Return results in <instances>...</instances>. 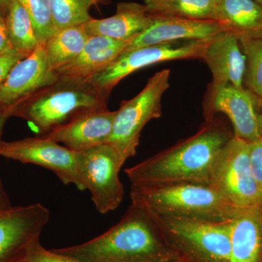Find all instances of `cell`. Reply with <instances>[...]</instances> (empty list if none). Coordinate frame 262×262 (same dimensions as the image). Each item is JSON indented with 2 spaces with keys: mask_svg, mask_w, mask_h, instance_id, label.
Returning a JSON list of instances; mask_svg holds the SVG:
<instances>
[{
  "mask_svg": "<svg viewBox=\"0 0 262 262\" xmlns=\"http://www.w3.org/2000/svg\"><path fill=\"white\" fill-rule=\"evenodd\" d=\"M232 136L222 123L209 120L195 135L125 169V173L136 187L210 184L215 160Z\"/></svg>",
  "mask_w": 262,
  "mask_h": 262,
  "instance_id": "obj_1",
  "label": "cell"
},
{
  "mask_svg": "<svg viewBox=\"0 0 262 262\" xmlns=\"http://www.w3.org/2000/svg\"><path fill=\"white\" fill-rule=\"evenodd\" d=\"M55 250L83 262L181 261L149 212L133 203L104 233L82 244Z\"/></svg>",
  "mask_w": 262,
  "mask_h": 262,
  "instance_id": "obj_2",
  "label": "cell"
},
{
  "mask_svg": "<svg viewBox=\"0 0 262 262\" xmlns=\"http://www.w3.org/2000/svg\"><path fill=\"white\" fill-rule=\"evenodd\" d=\"M106 97L89 80L59 77L9 111L27 120L40 136L80 115L106 108Z\"/></svg>",
  "mask_w": 262,
  "mask_h": 262,
  "instance_id": "obj_3",
  "label": "cell"
},
{
  "mask_svg": "<svg viewBox=\"0 0 262 262\" xmlns=\"http://www.w3.org/2000/svg\"><path fill=\"white\" fill-rule=\"evenodd\" d=\"M130 195L133 204L151 213L190 220L227 222L244 210L232 204L211 184L131 186Z\"/></svg>",
  "mask_w": 262,
  "mask_h": 262,
  "instance_id": "obj_4",
  "label": "cell"
},
{
  "mask_svg": "<svg viewBox=\"0 0 262 262\" xmlns=\"http://www.w3.org/2000/svg\"><path fill=\"white\" fill-rule=\"evenodd\" d=\"M149 213L182 262H229L233 219L214 222Z\"/></svg>",
  "mask_w": 262,
  "mask_h": 262,
  "instance_id": "obj_5",
  "label": "cell"
},
{
  "mask_svg": "<svg viewBox=\"0 0 262 262\" xmlns=\"http://www.w3.org/2000/svg\"><path fill=\"white\" fill-rule=\"evenodd\" d=\"M170 70L155 73L137 96L123 101L116 111L107 144L116 149L122 163L136 153L146 124L162 115V98L170 87Z\"/></svg>",
  "mask_w": 262,
  "mask_h": 262,
  "instance_id": "obj_6",
  "label": "cell"
},
{
  "mask_svg": "<svg viewBox=\"0 0 262 262\" xmlns=\"http://www.w3.org/2000/svg\"><path fill=\"white\" fill-rule=\"evenodd\" d=\"M210 184L241 209L256 207L260 187L253 175L249 143L232 136L212 168Z\"/></svg>",
  "mask_w": 262,
  "mask_h": 262,
  "instance_id": "obj_7",
  "label": "cell"
},
{
  "mask_svg": "<svg viewBox=\"0 0 262 262\" xmlns=\"http://www.w3.org/2000/svg\"><path fill=\"white\" fill-rule=\"evenodd\" d=\"M77 170L84 190L91 194L96 210L105 214L115 211L124 198L119 172L124 165L116 149L105 144L76 152Z\"/></svg>",
  "mask_w": 262,
  "mask_h": 262,
  "instance_id": "obj_8",
  "label": "cell"
},
{
  "mask_svg": "<svg viewBox=\"0 0 262 262\" xmlns=\"http://www.w3.org/2000/svg\"><path fill=\"white\" fill-rule=\"evenodd\" d=\"M208 41L164 43L123 52L106 69L89 79L108 98L122 79L148 66L173 60L203 58Z\"/></svg>",
  "mask_w": 262,
  "mask_h": 262,
  "instance_id": "obj_9",
  "label": "cell"
},
{
  "mask_svg": "<svg viewBox=\"0 0 262 262\" xmlns=\"http://www.w3.org/2000/svg\"><path fill=\"white\" fill-rule=\"evenodd\" d=\"M0 156L34 164L53 172L63 184L84 187L77 170L76 152L46 136L0 142Z\"/></svg>",
  "mask_w": 262,
  "mask_h": 262,
  "instance_id": "obj_10",
  "label": "cell"
},
{
  "mask_svg": "<svg viewBox=\"0 0 262 262\" xmlns=\"http://www.w3.org/2000/svg\"><path fill=\"white\" fill-rule=\"evenodd\" d=\"M50 215L41 203L0 212V262H20L33 245L40 241Z\"/></svg>",
  "mask_w": 262,
  "mask_h": 262,
  "instance_id": "obj_11",
  "label": "cell"
},
{
  "mask_svg": "<svg viewBox=\"0 0 262 262\" xmlns=\"http://www.w3.org/2000/svg\"><path fill=\"white\" fill-rule=\"evenodd\" d=\"M58 78L48 65L43 45L13 66L0 83V106L8 110Z\"/></svg>",
  "mask_w": 262,
  "mask_h": 262,
  "instance_id": "obj_12",
  "label": "cell"
},
{
  "mask_svg": "<svg viewBox=\"0 0 262 262\" xmlns=\"http://www.w3.org/2000/svg\"><path fill=\"white\" fill-rule=\"evenodd\" d=\"M151 16L149 27L132 39L124 52L164 43L208 41L225 31L224 26L217 20H194L160 15Z\"/></svg>",
  "mask_w": 262,
  "mask_h": 262,
  "instance_id": "obj_13",
  "label": "cell"
},
{
  "mask_svg": "<svg viewBox=\"0 0 262 262\" xmlns=\"http://www.w3.org/2000/svg\"><path fill=\"white\" fill-rule=\"evenodd\" d=\"M212 113H222L233 125L234 137L248 143L262 136L258 118V98L249 90L230 84L213 87Z\"/></svg>",
  "mask_w": 262,
  "mask_h": 262,
  "instance_id": "obj_14",
  "label": "cell"
},
{
  "mask_svg": "<svg viewBox=\"0 0 262 262\" xmlns=\"http://www.w3.org/2000/svg\"><path fill=\"white\" fill-rule=\"evenodd\" d=\"M115 115L107 108L90 112L45 136L75 152L103 145L111 136Z\"/></svg>",
  "mask_w": 262,
  "mask_h": 262,
  "instance_id": "obj_15",
  "label": "cell"
},
{
  "mask_svg": "<svg viewBox=\"0 0 262 262\" xmlns=\"http://www.w3.org/2000/svg\"><path fill=\"white\" fill-rule=\"evenodd\" d=\"M203 59L213 75V87L244 88L246 58L237 36L227 31L217 34L208 41Z\"/></svg>",
  "mask_w": 262,
  "mask_h": 262,
  "instance_id": "obj_16",
  "label": "cell"
},
{
  "mask_svg": "<svg viewBox=\"0 0 262 262\" xmlns=\"http://www.w3.org/2000/svg\"><path fill=\"white\" fill-rule=\"evenodd\" d=\"M128 43L103 36H90L80 55L55 72L59 77L89 80L116 60Z\"/></svg>",
  "mask_w": 262,
  "mask_h": 262,
  "instance_id": "obj_17",
  "label": "cell"
},
{
  "mask_svg": "<svg viewBox=\"0 0 262 262\" xmlns=\"http://www.w3.org/2000/svg\"><path fill=\"white\" fill-rule=\"evenodd\" d=\"M151 20V15L145 5L120 3L113 16L103 19L92 18L83 24V27L90 36H103L130 42L149 27Z\"/></svg>",
  "mask_w": 262,
  "mask_h": 262,
  "instance_id": "obj_18",
  "label": "cell"
},
{
  "mask_svg": "<svg viewBox=\"0 0 262 262\" xmlns=\"http://www.w3.org/2000/svg\"><path fill=\"white\" fill-rule=\"evenodd\" d=\"M229 262H262V215L256 207L246 208L232 220Z\"/></svg>",
  "mask_w": 262,
  "mask_h": 262,
  "instance_id": "obj_19",
  "label": "cell"
},
{
  "mask_svg": "<svg viewBox=\"0 0 262 262\" xmlns=\"http://www.w3.org/2000/svg\"><path fill=\"white\" fill-rule=\"evenodd\" d=\"M217 21L241 38L262 37V6L254 0H221Z\"/></svg>",
  "mask_w": 262,
  "mask_h": 262,
  "instance_id": "obj_20",
  "label": "cell"
},
{
  "mask_svg": "<svg viewBox=\"0 0 262 262\" xmlns=\"http://www.w3.org/2000/svg\"><path fill=\"white\" fill-rule=\"evenodd\" d=\"M89 37L83 25L56 31L43 45L50 68L56 72L73 61L82 52Z\"/></svg>",
  "mask_w": 262,
  "mask_h": 262,
  "instance_id": "obj_21",
  "label": "cell"
},
{
  "mask_svg": "<svg viewBox=\"0 0 262 262\" xmlns=\"http://www.w3.org/2000/svg\"><path fill=\"white\" fill-rule=\"evenodd\" d=\"M151 15H168L194 20H217L214 0H144Z\"/></svg>",
  "mask_w": 262,
  "mask_h": 262,
  "instance_id": "obj_22",
  "label": "cell"
},
{
  "mask_svg": "<svg viewBox=\"0 0 262 262\" xmlns=\"http://www.w3.org/2000/svg\"><path fill=\"white\" fill-rule=\"evenodd\" d=\"M5 18L13 49L31 54L39 43L32 19L19 0H12Z\"/></svg>",
  "mask_w": 262,
  "mask_h": 262,
  "instance_id": "obj_23",
  "label": "cell"
},
{
  "mask_svg": "<svg viewBox=\"0 0 262 262\" xmlns=\"http://www.w3.org/2000/svg\"><path fill=\"white\" fill-rule=\"evenodd\" d=\"M241 49L246 58L244 82L247 89L262 98V37L241 38Z\"/></svg>",
  "mask_w": 262,
  "mask_h": 262,
  "instance_id": "obj_24",
  "label": "cell"
},
{
  "mask_svg": "<svg viewBox=\"0 0 262 262\" xmlns=\"http://www.w3.org/2000/svg\"><path fill=\"white\" fill-rule=\"evenodd\" d=\"M50 3L56 31L83 25L92 18L89 13L91 0H50Z\"/></svg>",
  "mask_w": 262,
  "mask_h": 262,
  "instance_id": "obj_25",
  "label": "cell"
},
{
  "mask_svg": "<svg viewBox=\"0 0 262 262\" xmlns=\"http://www.w3.org/2000/svg\"><path fill=\"white\" fill-rule=\"evenodd\" d=\"M32 19L38 42L45 45L56 33L50 0H19Z\"/></svg>",
  "mask_w": 262,
  "mask_h": 262,
  "instance_id": "obj_26",
  "label": "cell"
},
{
  "mask_svg": "<svg viewBox=\"0 0 262 262\" xmlns=\"http://www.w3.org/2000/svg\"><path fill=\"white\" fill-rule=\"evenodd\" d=\"M20 262H83L77 258L57 252L56 250H48L40 241L33 245Z\"/></svg>",
  "mask_w": 262,
  "mask_h": 262,
  "instance_id": "obj_27",
  "label": "cell"
},
{
  "mask_svg": "<svg viewBox=\"0 0 262 262\" xmlns=\"http://www.w3.org/2000/svg\"><path fill=\"white\" fill-rule=\"evenodd\" d=\"M250 163L256 182L262 187V136L249 143Z\"/></svg>",
  "mask_w": 262,
  "mask_h": 262,
  "instance_id": "obj_28",
  "label": "cell"
},
{
  "mask_svg": "<svg viewBox=\"0 0 262 262\" xmlns=\"http://www.w3.org/2000/svg\"><path fill=\"white\" fill-rule=\"evenodd\" d=\"M28 56L15 49L0 55V83L5 80L15 63Z\"/></svg>",
  "mask_w": 262,
  "mask_h": 262,
  "instance_id": "obj_29",
  "label": "cell"
},
{
  "mask_svg": "<svg viewBox=\"0 0 262 262\" xmlns=\"http://www.w3.org/2000/svg\"><path fill=\"white\" fill-rule=\"evenodd\" d=\"M10 115L8 114V110L6 108L0 106V142H1L2 134H3V128L7 120L9 118ZM10 205L9 198L5 193L3 185H2L1 181H0V212L6 211L12 208Z\"/></svg>",
  "mask_w": 262,
  "mask_h": 262,
  "instance_id": "obj_30",
  "label": "cell"
},
{
  "mask_svg": "<svg viewBox=\"0 0 262 262\" xmlns=\"http://www.w3.org/2000/svg\"><path fill=\"white\" fill-rule=\"evenodd\" d=\"M13 50L7 28L4 15L0 11V55Z\"/></svg>",
  "mask_w": 262,
  "mask_h": 262,
  "instance_id": "obj_31",
  "label": "cell"
},
{
  "mask_svg": "<svg viewBox=\"0 0 262 262\" xmlns=\"http://www.w3.org/2000/svg\"><path fill=\"white\" fill-rule=\"evenodd\" d=\"M11 1L12 0H0V11L4 15V16H5L7 12L9 9Z\"/></svg>",
  "mask_w": 262,
  "mask_h": 262,
  "instance_id": "obj_32",
  "label": "cell"
},
{
  "mask_svg": "<svg viewBox=\"0 0 262 262\" xmlns=\"http://www.w3.org/2000/svg\"><path fill=\"white\" fill-rule=\"evenodd\" d=\"M258 118L259 122L260 128L262 132V98L258 101Z\"/></svg>",
  "mask_w": 262,
  "mask_h": 262,
  "instance_id": "obj_33",
  "label": "cell"
},
{
  "mask_svg": "<svg viewBox=\"0 0 262 262\" xmlns=\"http://www.w3.org/2000/svg\"><path fill=\"white\" fill-rule=\"evenodd\" d=\"M256 208H258L262 212V187L260 189L259 196H258Z\"/></svg>",
  "mask_w": 262,
  "mask_h": 262,
  "instance_id": "obj_34",
  "label": "cell"
},
{
  "mask_svg": "<svg viewBox=\"0 0 262 262\" xmlns=\"http://www.w3.org/2000/svg\"><path fill=\"white\" fill-rule=\"evenodd\" d=\"M255 2L258 3V4L261 5L262 6V0H254Z\"/></svg>",
  "mask_w": 262,
  "mask_h": 262,
  "instance_id": "obj_35",
  "label": "cell"
},
{
  "mask_svg": "<svg viewBox=\"0 0 262 262\" xmlns=\"http://www.w3.org/2000/svg\"><path fill=\"white\" fill-rule=\"evenodd\" d=\"M91 3H92V4H94V3H96L97 0H91Z\"/></svg>",
  "mask_w": 262,
  "mask_h": 262,
  "instance_id": "obj_36",
  "label": "cell"
},
{
  "mask_svg": "<svg viewBox=\"0 0 262 262\" xmlns=\"http://www.w3.org/2000/svg\"><path fill=\"white\" fill-rule=\"evenodd\" d=\"M214 1L215 2V3H216V4H217V3H220L221 0H214Z\"/></svg>",
  "mask_w": 262,
  "mask_h": 262,
  "instance_id": "obj_37",
  "label": "cell"
},
{
  "mask_svg": "<svg viewBox=\"0 0 262 262\" xmlns=\"http://www.w3.org/2000/svg\"><path fill=\"white\" fill-rule=\"evenodd\" d=\"M170 262H182V261H179V260H177V261H170Z\"/></svg>",
  "mask_w": 262,
  "mask_h": 262,
  "instance_id": "obj_38",
  "label": "cell"
},
{
  "mask_svg": "<svg viewBox=\"0 0 262 262\" xmlns=\"http://www.w3.org/2000/svg\"><path fill=\"white\" fill-rule=\"evenodd\" d=\"M261 215H262V212H261Z\"/></svg>",
  "mask_w": 262,
  "mask_h": 262,
  "instance_id": "obj_39",
  "label": "cell"
}]
</instances>
